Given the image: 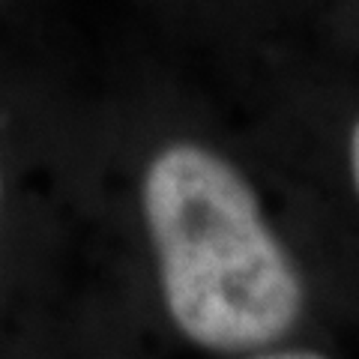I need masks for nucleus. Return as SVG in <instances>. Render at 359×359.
Wrapping results in <instances>:
<instances>
[{
	"mask_svg": "<svg viewBox=\"0 0 359 359\" xmlns=\"http://www.w3.org/2000/svg\"><path fill=\"white\" fill-rule=\"evenodd\" d=\"M81 252L111 320L195 356H290L306 276L245 165L165 96L75 114Z\"/></svg>",
	"mask_w": 359,
	"mask_h": 359,
	"instance_id": "nucleus-1",
	"label": "nucleus"
},
{
	"mask_svg": "<svg viewBox=\"0 0 359 359\" xmlns=\"http://www.w3.org/2000/svg\"><path fill=\"white\" fill-rule=\"evenodd\" d=\"M72 108L0 90V344L39 327L60 255L81 252L72 195Z\"/></svg>",
	"mask_w": 359,
	"mask_h": 359,
	"instance_id": "nucleus-2",
	"label": "nucleus"
},
{
	"mask_svg": "<svg viewBox=\"0 0 359 359\" xmlns=\"http://www.w3.org/2000/svg\"><path fill=\"white\" fill-rule=\"evenodd\" d=\"M144 13H150L162 27L186 42H198V30L210 13H216L222 0H135Z\"/></svg>",
	"mask_w": 359,
	"mask_h": 359,
	"instance_id": "nucleus-3",
	"label": "nucleus"
},
{
	"mask_svg": "<svg viewBox=\"0 0 359 359\" xmlns=\"http://www.w3.org/2000/svg\"><path fill=\"white\" fill-rule=\"evenodd\" d=\"M347 174H351V186L359 198V117L353 120L351 135H347Z\"/></svg>",
	"mask_w": 359,
	"mask_h": 359,
	"instance_id": "nucleus-4",
	"label": "nucleus"
},
{
	"mask_svg": "<svg viewBox=\"0 0 359 359\" xmlns=\"http://www.w3.org/2000/svg\"><path fill=\"white\" fill-rule=\"evenodd\" d=\"M6 4H13V0H0V9H4V6H6Z\"/></svg>",
	"mask_w": 359,
	"mask_h": 359,
	"instance_id": "nucleus-5",
	"label": "nucleus"
}]
</instances>
